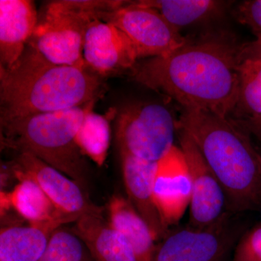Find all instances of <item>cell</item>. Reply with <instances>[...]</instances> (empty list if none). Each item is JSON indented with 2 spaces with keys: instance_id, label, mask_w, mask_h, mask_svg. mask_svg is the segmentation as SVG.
<instances>
[{
  "instance_id": "9",
  "label": "cell",
  "mask_w": 261,
  "mask_h": 261,
  "mask_svg": "<svg viewBox=\"0 0 261 261\" xmlns=\"http://www.w3.org/2000/svg\"><path fill=\"white\" fill-rule=\"evenodd\" d=\"M180 148L185 154L192 182L189 225L210 227L229 217L227 200L221 184L202 157L195 142L177 128Z\"/></svg>"
},
{
  "instance_id": "24",
  "label": "cell",
  "mask_w": 261,
  "mask_h": 261,
  "mask_svg": "<svg viewBox=\"0 0 261 261\" xmlns=\"http://www.w3.org/2000/svg\"><path fill=\"white\" fill-rule=\"evenodd\" d=\"M238 21L251 29L257 40H261V0L245 1L234 11Z\"/></svg>"
},
{
  "instance_id": "25",
  "label": "cell",
  "mask_w": 261,
  "mask_h": 261,
  "mask_svg": "<svg viewBox=\"0 0 261 261\" xmlns=\"http://www.w3.org/2000/svg\"><path fill=\"white\" fill-rule=\"evenodd\" d=\"M258 139H260V140H261V135H260V137H259Z\"/></svg>"
},
{
  "instance_id": "15",
  "label": "cell",
  "mask_w": 261,
  "mask_h": 261,
  "mask_svg": "<svg viewBox=\"0 0 261 261\" xmlns=\"http://www.w3.org/2000/svg\"><path fill=\"white\" fill-rule=\"evenodd\" d=\"M238 101L232 113L239 126L257 138L261 135V42L243 44L239 67Z\"/></svg>"
},
{
  "instance_id": "6",
  "label": "cell",
  "mask_w": 261,
  "mask_h": 261,
  "mask_svg": "<svg viewBox=\"0 0 261 261\" xmlns=\"http://www.w3.org/2000/svg\"><path fill=\"white\" fill-rule=\"evenodd\" d=\"M116 119V140L120 154L158 163L175 146L176 121L163 105H130L118 111Z\"/></svg>"
},
{
  "instance_id": "4",
  "label": "cell",
  "mask_w": 261,
  "mask_h": 261,
  "mask_svg": "<svg viewBox=\"0 0 261 261\" xmlns=\"http://www.w3.org/2000/svg\"><path fill=\"white\" fill-rule=\"evenodd\" d=\"M85 106L22 118L0 120L2 149L29 152L56 168L86 190L89 166L75 143L86 113Z\"/></svg>"
},
{
  "instance_id": "3",
  "label": "cell",
  "mask_w": 261,
  "mask_h": 261,
  "mask_svg": "<svg viewBox=\"0 0 261 261\" xmlns=\"http://www.w3.org/2000/svg\"><path fill=\"white\" fill-rule=\"evenodd\" d=\"M178 128L191 137L226 195L229 213L261 210V155L249 132L228 118L183 108Z\"/></svg>"
},
{
  "instance_id": "21",
  "label": "cell",
  "mask_w": 261,
  "mask_h": 261,
  "mask_svg": "<svg viewBox=\"0 0 261 261\" xmlns=\"http://www.w3.org/2000/svg\"><path fill=\"white\" fill-rule=\"evenodd\" d=\"M139 2L157 10L168 23L179 32L184 27L217 14L224 3L214 0H146Z\"/></svg>"
},
{
  "instance_id": "18",
  "label": "cell",
  "mask_w": 261,
  "mask_h": 261,
  "mask_svg": "<svg viewBox=\"0 0 261 261\" xmlns=\"http://www.w3.org/2000/svg\"><path fill=\"white\" fill-rule=\"evenodd\" d=\"M107 209L110 224L130 244L139 260L152 261L157 242L128 199L121 195H113Z\"/></svg>"
},
{
  "instance_id": "26",
  "label": "cell",
  "mask_w": 261,
  "mask_h": 261,
  "mask_svg": "<svg viewBox=\"0 0 261 261\" xmlns=\"http://www.w3.org/2000/svg\"><path fill=\"white\" fill-rule=\"evenodd\" d=\"M256 40H257V39H256ZM257 41H259V42H261V40H257Z\"/></svg>"
},
{
  "instance_id": "20",
  "label": "cell",
  "mask_w": 261,
  "mask_h": 261,
  "mask_svg": "<svg viewBox=\"0 0 261 261\" xmlns=\"http://www.w3.org/2000/svg\"><path fill=\"white\" fill-rule=\"evenodd\" d=\"M118 112L116 108H111L105 114H99L91 108L86 113L75 137V143L82 154L99 167H102L107 159L111 145V121L116 119Z\"/></svg>"
},
{
  "instance_id": "14",
  "label": "cell",
  "mask_w": 261,
  "mask_h": 261,
  "mask_svg": "<svg viewBox=\"0 0 261 261\" xmlns=\"http://www.w3.org/2000/svg\"><path fill=\"white\" fill-rule=\"evenodd\" d=\"M39 20L34 2L0 1V68L9 69L23 55Z\"/></svg>"
},
{
  "instance_id": "7",
  "label": "cell",
  "mask_w": 261,
  "mask_h": 261,
  "mask_svg": "<svg viewBox=\"0 0 261 261\" xmlns=\"http://www.w3.org/2000/svg\"><path fill=\"white\" fill-rule=\"evenodd\" d=\"M100 19L116 25L129 38L139 60L167 56L188 43L157 10L139 1H126L103 13Z\"/></svg>"
},
{
  "instance_id": "17",
  "label": "cell",
  "mask_w": 261,
  "mask_h": 261,
  "mask_svg": "<svg viewBox=\"0 0 261 261\" xmlns=\"http://www.w3.org/2000/svg\"><path fill=\"white\" fill-rule=\"evenodd\" d=\"M74 229L89 249L94 261H140L126 239L102 214H86Z\"/></svg>"
},
{
  "instance_id": "13",
  "label": "cell",
  "mask_w": 261,
  "mask_h": 261,
  "mask_svg": "<svg viewBox=\"0 0 261 261\" xmlns=\"http://www.w3.org/2000/svg\"><path fill=\"white\" fill-rule=\"evenodd\" d=\"M120 156L126 198L150 228L158 243L170 229L154 202L153 182L159 162H149L127 154Z\"/></svg>"
},
{
  "instance_id": "11",
  "label": "cell",
  "mask_w": 261,
  "mask_h": 261,
  "mask_svg": "<svg viewBox=\"0 0 261 261\" xmlns=\"http://www.w3.org/2000/svg\"><path fill=\"white\" fill-rule=\"evenodd\" d=\"M87 68L104 78L130 71L139 61L129 38L112 23L94 19L89 23L83 47Z\"/></svg>"
},
{
  "instance_id": "12",
  "label": "cell",
  "mask_w": 261,
  "mask_h": 261,
  "mask_svg": "<svg viewBox=\"0 0 261 261\" xmlns=\"http://www.w3.org/2000/svg\"><path fill=\"white\" fill-rule=\"evenodd\" d=\"M154 202L168 227L177 225L190 207L192 182L185 154L174 146L158 163L153 182Z\"/></svg>"
},
{
  "instance_id": "1",
  "label": "cell",
  "mask_w": 261,
  "mask_h": 261,
  "mask_svg": "<svg viewBox=\"0 0 261 261\" xmlns=\"http://www.w3.org/2000/svg\"><path fill=\"white\" fill-rule=\"evenodd\" d=\"M242 49L243 44L230 38H205L167 56L137 62L130 78L183 108L229 118L238 101Z\"/></svg>"
},
{
  "instance_id": "8",
  "label": "cell",
  "mask_w": 261,
  "mask_h": 261,
  "mask_svg": "<svg viewBox=\"0 0 261 261\" xmlns=\"http://www.w3.org/2000/svg\"><path fill=\"white\" fill-rule=\"evenodd\" d=\"M238 241L230 216L205 228H170L156 244L152 261H224Z\"/></svg>"
},
{
  "instance_id": "23",
  "label": "cell",
  "mask_w": 261,
  "mask_h": 261,
  "mask_svg": "<svg viewBox=\"0 0 261 261\" xmlns=\"http://www.w3.org/2000/svg\"><path fill=\"white\" fill-rule=\"evenodd\" d=\"M231 261H261V222L240 237L233 248Z\"/></svg>"
},
{
  "instance_id": "10",
  "label": "cell",
  "mask_w": 261,
  "mask_h": 261,
  "mask_svg": "<svg viewBox=\"0 0 261 261\" xmlns=\"http://www.w3.org/2000/svg\"><path fill=\"white\" fill-rule=\"evenodd\" d=\"M16 154L14 161L18 167L37 182L57 210L72 222H75L84 215L102 214V207L89 200L86 190L78 182L34 154Z\"/></svg>"
},
{
  "instance_id": "5",
  "label": "cell",
  "mask_w": 261,
  "mask_h": 261,
  "mask_svg": "<svg viewBox=\"0 0 261 261\" xmlns=\"http://www.w3.org/2000/svg\"><path fill=\"white\" fill-rule=\"evenodd\" d=\"M118 0H56L41 10L29 45L58 65L86 66L84 38L89 23L124 4Z\"/></svg>"
},
{
  "instance_id": "22",
  "label": "cell",
  "mask_w": 261,
  "mask_h": 261,
  "mask_svg": "<svg viewBox=\"0 0 261 261\" xmlns=\"http://www.w3.org/2000/svg\"><path fill=\"white\" fill-rule=\"evenodd\" d=\"M38 261H94L82 239L73 228L65 225L51 233L47 246Z\"/></svg>"
},
{
  "instance_id": "2",
  "label": "cell",
  "mask_w": 261,
  "mask_h": 261,
  "mask_svg": "<svg viewBox=\"0 0 261 261\" xmlns=\"http://www.w3.org/2000/svg\"><path fill=\"white\" fill-rule=\"evenodd\" d=\"M102 79L86 66L51 63L27 44L12 68H0V120L97 102L104 91Z\"/></svg>"
},
{
  "instance_id": "19",
  "label": "cell",
  "mask_w": 261,
  "mask_h": 261,
  "mask_svg": "<svg viewBox=\"0 0 261 261\" xmlns=\"http://www.w3.org/2000/svg\"><path fill=\"white\" fill-rule=\"evenodd\" d=\"M58 228L51 225L4 226L0 231V261L39 260Z\"/></svg>"
},
{
  "instance_id": "16",
  "label": "cell",
  "mask_w": 261,
  "mask_h": 261,
  "mask_svg": "<svg viewBox=\"0 0 261 261\" xmlns=\"http://www.w3.org/2000/svg\"><path fill=\"white\" fill-rule=\"evenodd\" d=\"M18 184L10 192V200L15 212L33 226L54 225L57 227L72 223L62 215L41 187L23 172L14 160L10 162Z\"/></svg>"
}]
</instances>
